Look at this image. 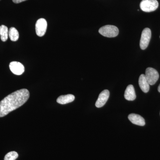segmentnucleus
I'll use <instances>...</instances> for the list:
<instances>
[{"label": "nucleus", "instance_id": "1", "mask_svg": "<svg viewBox=\"0 0 160 160\" xmlns=\"http://www.w3.org/2000/svg\"><path fill=\"white\" fill-rule=\"evenodd\" d=\"M29 92L26 89L14 92L0 102V118L3 117L11 112L24 105L29 97Z\"/></svg>", "mask_w": 160, "mask_h": 160}, {"label": "nucleus", "instance_id": "2", "mask_svg": "<svg viewBox=\"0 0 160 160\" xmlns=\"http://www.w3.org/2000/svg\"><path fill=\"white\" fill-rule=\"evenodd\" d=\"M99 32L106 37L114 38L118 35L119 29L116 26L106 25L100 28Z\"/></svg>", "mask_w": 160, "mask_h": 160}, {"label": "nucleus", "instance_id": "3", "mask_svg": "<svg viewBox=\"0 0 160 160\" xmlns=\"http://www.w3.org/2000/svg\"><path fill=\"white\" fill-rule=\"evenodd\" d=\"M140 8L145 12H151L156 10L158 7L157 0H142L140 3Z\"/></svg>", "mask_w": 160, "mask_h": 160}, {"label": "nucleus", "instance_id": "4", "mask_svg": "<svg viewBox=\"0 0 160 160\" xmlns=\"http://www.w3.org/2000/svg\"><path fill=\"white\" fill-rule=\"evenodd\" d=\"M151 38V30L148 28L143 29L140 42V46L141 49L144 50L147 48Z\"/></svg>", "mask_w": 160, "mask_h": 160}, {"label": "nucleus", "instance_id": "5", "mask_svg": "<svg viewBox=\"0 0 160 160\" xmlns=\"http://www.w3.org/2000/svg\"><path fill=\"white\" fill-rule=\"evenodd\" d=\"M145 75L150 85H154L159 77L158 72L151 67H149L146 69V74Z\"/></svg>", "mask_w": 160, "mask_h": 160}, {"label": "nucleus", "instance_id": "6", "mask_svg": "<svg viewBox=\"0 0 160 160\" xmlns=\"http://www.w3.org/2000/svg\"><path fill=\"white\" fill-rule=\"evenodd\" d=\"M47 27V23L46 19L40 18L38 20L35 26L36 32L38 36H43L46 33Z\"/></svg>", "mask_w": 160, "mask_h": 160}, {"label": "nucleus", "instance_id": "7", "mask_svg": "<svg viewBox=\"0 0 160 160\" xmlns=\"http://www.w3.org/2000/svg\"><path fill=\"white\" fill-rule=\"evenodd\" d=\"M9 69L13 74L20 75L25 71V67L22 64L18 62H12L9 64Z\"/></svg>", "mask_w": 160, "mask_h": 160}, {"label": "nucleus", "instance_id": "8", "mask_svg": "<svg viewBox=\"0 0 160 160\" xmlns=\"http://www.w3.org/2000/svg\"><path fill=\"white\" fill-rule=\"evenodd\" d=\"M109 97V90H107V89L103 90L99 95L97 101L95 103L96 106L97 108H101V107H103L108 101Z\"/></svg>", "mask_w": 160, "mask_h": 160}, {"label": "nucleus", "instance_id": "9", "mask_svg": "<svg viewBox=\"0 0 160 160\" xmlns=\"http://www.w3.org/2000/svg\"><path fill=\"white\" fill-rule=\"evenodd\" d=\"M128 118L132 123L139 126H144L146 124L145 119L138 114L131 113L129 115Z\"/></svg>", "mask_w": 160, "mask_h": 160}, {"label": "nucleus", "instance_id": "10", "mask_svg": "<svg viewBox=\"0 0 160 160\" xmlns=\"http://www.w3.org/2000/svg\"><path fill=\"white\" fill-rule=\"evenodd\" d=\"M138 83L140 88L143 92L146 93L149 92L150 85L146 78L145 74H142L140 75Z\"/></svg>", "mask_w": 160, "mask_h": 160}, {"label": "nucleus", "instance_id": "11", "mask_svg": "<svg viewBox=\"0 0 160 160\" xmlns=\"http://www.w3.org/2000/svg\"><path fill=\"white\" fill-rule=\"evenodd\" d=\"M124 97L126 100L128 101H133L136 98L135 91L134 87L132 85H129L127 86L125 92Z\"/></svg>", "mask_w": 160, "mask_h": 160}, {"label": "nucleus", "instance_id": "12", "mask_svg": "<svg viewBox=\"0 0 160 160\" xmlns=\"http://www.w3.org/2000/svg\"><path fill=\"white\" fill-rule=\"evenodd\" d=\"M75 99V96L72 94H67L61 95L58 98L57 102L59 104L64 105L67 103L72 102Z\"/></svg>", "mask_w": 160, "mask_h": 160}, {"label": "nucleus", "instance_id": "13", "mask_svg": "<svg viewBox=\"0 0 160 160\" xmlns=\"http://www.w3.org/2000/svg\"><path fill=\"white\" fill-rule=\"evenodd\" d=\"M0 36L1 40L2 42H6L8 40L9 37V30L7 26L4 25H2L0 26Z\"/></svg>", "mask_w": 160, "mask_h": 160}, {"label": "nucleus", "instance_id": "14", "mask_svg": "<svg viewBox=\"0 0 160 160\" xmlns=\"http://www.w3.org/2000/svg\"><path fill=\"white\" fill-rule=\"evenodd\" d=\"M9 37L12 42H16L18 40L19 37L18 32L14 27H11L9 30Z\"/></svg>", "mask_w": 160, "mask_h": 160}, {"label": "nucleus", "instance_id": "15", "mask_svg": "<svg viewBox=\"0 0 160 160\" xmlns=\"http://www.w3.org/2000/svg\"><path fill=\"white\" fill-rule=\"evenodd\" d=\"M18 157V154L16 152H10L5 156L4 160H15Z\"/></svg>", "mask_w": 160, "mask_h": 160}, {"label": "nucleus", "instance_id": "16", "mask_svg": "<svg viewBox=\"0 0 160 160\" xmlns=\"http://www.w3.org/2000/svg\"><path fill=\"white\" fill-rule=\"evenodd\" d=\"M27 1V0H12V2L18 4V3L22 2H24V1Z\"/></svg>", "mask_w": 160, "mask_h": 160}, {"label": "nucleus", "instance_id": "17", "mask_svg": "<svg viewBox=\"0 0 160 160\" xmlns=\"http://www.w3.org/2000/svg\"><path fill=\"white\" fill-rule=\"evenodd\" d=\"M158 91L159 92H160V84L158 87Z\"/></svg>", "mask_w": 160, "mask_h": 160}, {"label": "nucleus", "instance_id": "18", "mask_svg": "<svg viewBox=\"0 0 160 160\" xmlns=\"http://www.w3.org/2000/svg\"></svg>", "mask_w": 160, "mask_h": 160}]
</instances>
